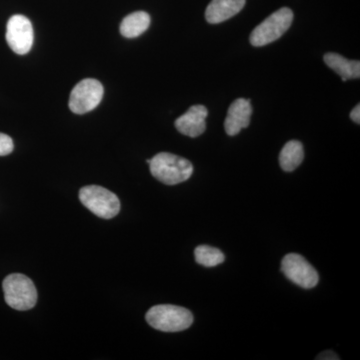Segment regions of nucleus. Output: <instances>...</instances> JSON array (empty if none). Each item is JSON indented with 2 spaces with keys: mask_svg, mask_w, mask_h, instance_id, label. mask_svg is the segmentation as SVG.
<instances>
[{
  "mask_svg": "<svg viewBox=\"0 0 360 360\" xmlns=\"http://www.w3.org/2000/svg\"><path fill=\"white\" fill-rule=\"evenodd\" d=\"M252 115L250 99L238 98L231 104L225 118V131L231 136L238 134L241 129L250 125Z\"/></svg>",
  "mask_w": 360,
  "mask_h": 360,
  "instance_id": "9",
  "label": "nucleus"
},
{
  "mask_svg": "<svg viewBox=\"0 0 360 360\" xmlns=\"http://www.w3.org/2000/svg\"><path fill=\"white\" fill-rule=\"evenodd\" d=\"M196 262L205 267H214L224 262L225 257L219 248L200 245L194 250Z\"/></svg>",
  "mask_w": 360,
  "mask_h": 360,
  "instance_id": "15",
  "label": "nucleus"
},
{
  "mask_svg": "<svg viewBox=\"0 0 360 360\" xmlns=\"http://www.w3.org/2000/svg\"><path fill=\"white\" fill-rule=\"evenodd\" d=\"M304 158L302 144L297 141H288L279 155V163L284 172H291L302 165Z\"/></svg>",
  "mask_w": 360,
  "mask_h": 360,
  "instance_id": "14",
  "label": "nucleus"
},
{
  "mask_svg": "<svg viewBox=\"0 0 360 360\" xmlns=\"http://www.w3.org/2000/svg\"><path fill=\"white\" fill-rule=\"evenodd\" d=\"M281 271L296 285L309 290L317 285L319 274L311 264L302 255L290 253L283 257Z\"/></svg>",
  "mask_w": 360,
  "mask_h": 360,
  "instance_id": "7",
  "label": "nucleus"
},
{
  "mask_svg": "<svg viewBox=\"0 0 360 360\" xmlns=\"http://www.w3.org/2000/svg\"><path fill=\"white\" fill-rule=\"evenodd\" d=\"M79 200L85 207L101 219H113L120 210V201L117 196L103 186L82 187L79 191Z\"/></svg>",
  "mask_w": 360,
  "mask_h": 360,
  "instance_id": "4",
  "label": "nucleus"
},
{
  "mask_svg": "<svg viewBox=\"0 0 360 360\" xmlns=\"http://www.w3.org/2000/svg\"><path fill=\"white\" fill-rule=\"evenodd\" d=\"M350 118H352V120L355 123H357V124H359L360 123V108L359 104H357L356 106L352 110V112H350Z\"/></svg>",
  "mask_w": 360,
  "mask_h": 360,
  "instance_id": "18",
  "label": "nucleus"
},
{
  "mask_svg": "<svg viewBox=\"0 0 360 360\" xmlns=\"http://www.w3.org/2000/svg\"><path fill=\"white\" fill-rule=\"evenodd\" d=\"M208 111L205 106L193 105L177 118L175 127L180 134L189 137H198L205 131V118Z\"/></svg>",
  "mask_w": 360,
  "mask_h": 360,
  "instance_id": "10",
  "label": "nucleus"
},
{
  "mask_svg": "<svg viewBox=\"0 0 360 360\" xmlns=\"http://www.w3.org/2000/svg\"><path fill=\"white\" fill-rule=\"evenodd\" d=\"M33 27L26 16L16 14L9 18L6 26V41L15 53L25 56L32 49Z\"/></svg>",
  "mask_w": 360,
  "mask_h": 360,
  "instance_id": "8",
  "label": "nucleus"
},
{
  "mask_svg": "<svg viewBox=\"0 0 360 360\" xmlns=\"http://www.w3.org/2000/svg\"><path fill=\"white\" fill-rule=\"evenodd\" d=\"M13 148V141L11 137L4 134H0V156L11 155Z\"/></svg>",
  "mask_w": 360,
  "mask_h": 360,
  "instance_id": "16",
  "label": "nucleus"
},
{
  "mask_svg": "<svg viewBox=\"0 0 360 360\" xmlns=\"http://www.w3.org/2000/svg\"><path fill=\"white\" fill-rule=\"evenodd\" d=\"M146 321L151 328L163 333H179L191 328L193 315L184 307L172 304L155 305L146 314Z\"/></svg>",
  "mask_w": 360,
  "mask_h": 360,
  "instance_id": "2",
  "label": "nucleus"
},
{
  "mask_svg": "<svg viewBox=\"0 0 360 360\" xmlns=\"http://www.w3.org/2000/svg\"><path fill=\"white\" fill-rule=\"evenodd\" d=\"M324 63L329 68L335 70L343 82L360 77V63L359 60H348L338 53H328L324 56Z\"/></svg>",
  "mask_w": 360,
  "mask_h": 360,
  "instance_id": "12",
  "label": "nucleus"
},
{
  "mask_svg": "<svg viewBox=\"0 0 360 360\" xmlns=\"http://www.w3.org/2000/svg\"><path fill=\"white\" fill-rule=\"evenodd\" d=\"M245 6V0H212L205 11V18L212 25L224 22L236 15Z\"/></svg>",
  "mask_w": 360,
  "mask_h": 360,
  "instance_id": "11",
  "label": "nucleus"
},
{
  "mask_svg": "<svg viewBox=\"0 0 360 360\" xmlns=\"http://www.w3.org/2000/svg\"><path fill=\"white\" fill-rule=\"evenodd\" d=\"M292 20V11L288 7H283L255 28L251 32L250 44L253 46H264L276 41L288 32Z\"/></svg>",
  "mask_w": 360,
  "mask_h": 360,
  "instance_id": "5",
  "label": "nucleus"
},
{
  "mask_svg": "<svg viewBox=\"0 0 360 360\" xmlns=\"http://www.w3.org/2000/svg\"><path fill=\"white\" fill-rule=\"evenodd\" d=\"M6 302L15 310H30L37 302V290L30 277L20 274L6 276L2 283Z\"/></svg>",
  "mask_w": 360,
  "mask_h": 360,
  "instance_id": "3",
  "label": "nucleus"
},
{
  "mask_svg": "<svg viewBox=\"0 0 360 360\" xmlns=\"http://www.w3.org/2000/svg\"><path fill=\"white\" fill-rule=\"evenodd\" d=\"M156 179L167 186H175L191 179L193 165L191 161L172 153H160L146 160Z\"/></svg>",
  "mask_w": 360,
  "mask_h": 360,
  "instance_id": "1",
  "label": "nucleus"
},
{
  "mask_svg": "<svg viewBox=\"0 0 360 360\" xmlns=\"http://www.w3.org/2000/svg\"><path fill=\"white\" fill-rule=\"evenodd\" d=\"M103 86L98 80L87 78L78 82L71 91L70 108L77 115H84L94 110L103 97Z\"/></svg>",
  "mask_w": 360,
  "mask_h": 360,
  "instance_id": "6",
  "label": "nucleus"
},
{
  "mask_svg": "<svg viewBox=\"0 0 360 360\" xmlns=\"http://www.w3.org/2000/svg\"><path fill=\"white\" fill-rule=\"evenodd\" d=\"M316 359L335 360L340 359V357H338V355L335 354V352H331V350H328V352H324L319 354V356L316 357Z\"/></svg>",
  "mask_w": 360,
  "mask_h": 360,
  "instance_id": "17",
  "label": "nucleus"
},
{
  "mask_svg": "<svg viewBox=\"0 0 360 360\" xmlns=\"http://www.w3.org/2000/svg\"><path fill=\"white\" fill-rule=\"evenodd\" d=\"M150 25V16L144 11H136L127 15L120 25V33L127 39H134L146 32Z\"/></svg>",
  "mask_w": 360,
  "mask_h": 360,
  "instance_id": "13",
  "label": "nucleus"
}]
</instances>
